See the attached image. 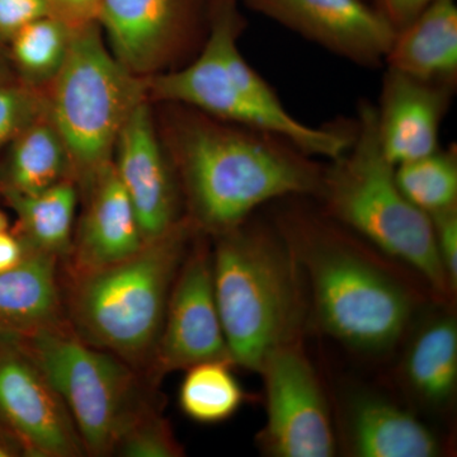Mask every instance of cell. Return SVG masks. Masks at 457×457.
<instances>
[{
    "instance_id": "cell-33",
    "label": "cell",
    "mask_w": 457,
    "mask_h": 457,
    "mask_svg": "<svg viewBox=\"0 0 457 457\" xmlns=\"http://www.w3.org/2000/svg\"><path fill=\"white\" fill-rule=\"evenodd\" d=\"M14 456H22L21 455L20 449L4 432L0 431V457Z\"/></svg>"
},
{
    "instance_id": "cell-17",
    "label": "cell",
    "mask_w": 457,
    "mask_h": 457,
    "mask_svg": "<svg viewBox=\"0 0 457 457\" xmlns=\"http://www.w3.org/2000/svg\"><path fill=\"white\" fill-rule=\"evenodd\" d=\"M66 323L62 260L26 248L17 266L0 273V332L27 336Z\"/></svg>"
},
{
    "instance_id": "cell-6",
    "label": "cell",
    "mask_w": 457,
    "mask_h": 457,
    "mask_svg": "<svg viewBox=\"0 0 457 457\" xmlns=\"http://www.w3.org/2000/svg\"><path fill=\"white\" fill-rule=\"evenodd\" d=\"M278 228L302 257L315 314L328 335L360 351L396 345L413 312L411 295L396 279L343 243L319 216L295 210Z\"/></svg>"
},
{
    "instance_id": "cell-22",
    "label": "cell",
    "mask_w": 457,
    "mask_h": 457,
    "mask_svg": "<svg viewBox=\"0 0 457 457\" xmlns=\"http://www.w3.org/2000/svg\"><path fill=\"white\" fill-rule=\"evenodd\" d=\"M409 386L433 407L453 399L457 385V327L455 319L442 315L427 321L409 345L404 361Z\"/></svg>"
},
{
    "instance_id": "cell-16",
    "label": "cell",
    "mask_w": 457,
    "mask_h": 457,
    "mask_svg": "<svg viewBox=\"0 0 457 457\" xmlns=\"http://www.w3.org/2000/svg\"><path fill=\"white\" fill-rule=\"evenodd\" d=\"M80 196L84 209L62 272L74 275L102 269L139 251L145 240L113 163L104 168Z\"/></svg>"
},
{
    "instance_id": "cell-4",
    "label": "cell",
    "mask_w": 457,
    "mask_h": 457,
    "mask_svg": "<svg viewBox=\"0 0 457 457\" xmlns=\"http://www.w3.org/2000/svg\"><path fill=\"white\" fill-rule=\"evenodd\" d=\"M213 291L234 365L260 371L276 348L296 338V254L278 228L237 225L212 237Z\"/></svg>"
},
{
    "instance_id": "cell-10",
    "label": "cell",
    "mask_w": 457,
    "mask_h": 457,
    "mask_svg": "<svg viewBox=\"0 0 457 457\" xmlns=\"http://www.w3.org/2000/svg\"><path fill=\"white\" fill-rule=\"evenodd\" d=\"M0 431L29 457H79L68 408L17 337L0 332Z\"/></svg>"
},
{
    "instance_id": "cell-21",
    "label": "cell",
    "mask_w": 457,
    "mask_h": 457,
    "mask_svg": "<svg viewBox=\"0 0 457 457\" xmlns=\"http://www.w3.org/2000/svg\"><path fill=\"white\" fill-rule=\"evenodd\" d=\"M17 216L16 234L26 248L54 255L64 263L73 245L75 212L80 192L69 179L40 194H3Z\"/></svg>"
},
{
    "instance_id": "cell-2",
    "label": "cell",
    "mask_w": 457,
    "mask_h": 457,
    "mask_svg": "<svg viewBox=\"0 0 457 457\" xmlns=\"http://www.w3.org/2000/svg\"><path fill=\"white\" fill-rule=\"evenodd\" d=\"M245 26L237 0H212L209 31L196 59L177 71L147 78V93L159 101L276 135L311 156L341 155L353 137V121L315 128L288 112L240 53L237 40Z\"/></svg>"
},
{
    "instance_id": "cell-19",
    "label": "cell",
    "mask_w": 457,
    "mask_h": 457,
    "mask_svg": "<svg viewBox=\"0 0 457 457\" xmlns=\"http://www.w3.org/2000/svg\"><path fill=\"white\" fill-rule=\"evenodd\" d=\"M385 64L423 82L456 88V0H436L396 32Z\"/></svg>"
},
{
    "instance_id": "cell-34",
    "label": "cell",
    "mask_w": 457,
    "mask_h": 457,
    "mask_svg": "<svg viewBox=\"0 0 457 457\" xmlns=\"http://www.w3.org/2000/svg\"><path fill=\"white\" fill-rule=\"evenodd\" d=\"M13 78L16 77L12 75L7 60L4 59L2 51H0V84L8 82V80L13 79Z\"/></svg>"
},
{
    "instance_id": "cell-3",
    "label": "cell",
    "mask_w": 457,
    "mask_h": 457,
    "mask_svg": "<svg viewBox=\"0 0 457 457\" xmlns=\"http://www.w3.org/2000/svg\"><path fill=\"white\" fill-rule=\"evenodd\" d=\"M197 233L185 218L125 260L88 272H62L66 317L74 332L145 374L171 286Z\"/></svg>"
},
{
    "instance_id": "cell-31",
    "label": "cell",
    "mask_w": 457,
    "mask_h": 457,
    "mask_svg": "<svg viewBox=\"0 0 457 457\" xmlns=\"http://www.w3.org/2000/svg\"><path fill=\"white\" fill-rule=\"evenodd\" d=\"M51 16L78 27L97 22L101 0H45Z\"/></svg>"
},
{
    "instance_id": "cell-29",
    "label": "cell",
    "mask_w": 457,
    "mask_h": 457,
    "mask_svg": "<svg viewBox=\"0 0 457 457\" xmlns=\"http://www.w3.org/2000/svg\"><path fill=\"white\" fill-rule=\"evenodd\" d=\"M49 14L45 0H0V49L23 27Z\"/></svg>"
},
{
    "instance_id": "cell-5",
    "label": "cell",
    "mask_w": 457,
    "mask_h": 457,
    "mask_svg": "<svg viewBox=\"0 0 457 457\" xmlns=\"http://www.w3.org/2000/svg\"><path fill=\"white\" fill-rule=\"evenodd\" d=\"M318 197L329 218L417 270L442 296L451 295L431 219L400 191L395 165L378 140L374 104H359L351 144L324 167Z\"/></svg>"
},
{
    "instance_id": "cell-9",
    "label": "cell",
    "mask_w": 457,
    "mask_h": 457,
    "mask_svg": "<svg viewBox=\"0 0 457 457\" xmlns=\"http://www.w3.org/2000/svg\"><path fill=\"white\" fill-rule=\"evenodd\" d=\"M266 392V423L258 444L276 457H330L337 438L317 372L294 338L276 348L260 369Z\"/></svg>"
},
{
    "instance_id": "cell-14",
    "label": "cell",
    "mask_w": 457,
    "mask_h": 457,
    "mask_svg": "<svg viewBox=\"0 0 457 457\" xmlns=\"http://www.w3.org/2000/svg\"><path fill=\"white\" fill-rule=\"evenodd\" d=\"M112 163L145 242L163 236L186 218L176 171L156 135L146 99L132 110L120 131Z\"/></svg>"
},
{
    "instance_id": "cell-1",
    "label": "cell",
    "mask_w": 457,
    "mask_h": 457,
    "mask_svg": "<svg viewBox=\"0 0 457 457\" xmlns=\"http://www.w3.org/2000/svg\"><path fill=\"white\" fill-rule=\"evenodd\" d=\"M168 153L189 222L207 237L248 220L273 200L318 197L324 167L276 135L177 104Z\"/></svg>"
},
{
    "instance_id": "cell-24",
    "label": "cell",
    "mask_w": 457,
    "mask_h": 457,
    "mask_svg": "<svg viewBox=\"0 0 457 457\" xmlns=\"http://www.w3.org/2000/svg\"><path fill=\"white\" fill-rule=\"evenodd\" d=\"M228 360H212L185 370L179 387L183 413L201 425H218L236 416L245 400V389Z\"/></svg>"
},
{
    "instance_id": "cell-7",
    "label": "cell",
    "mask_w": 457,
    "mask_h": 457,
    "mask_svg": "<svg viewBox=\"0 0 457 457\" xmlns=\"http://www.w3.org/2000/svg\"><path fill=\"white\" fill-rule=\"evenodd\" d=\"M146 92L145 78L132 74L112 55L97 22L75 29L47 101L80 194L112 163L120 131Z\"/></svg>"
},
{
    "instance_id": "cell-27",
    "label": "cell",
    "mask_w": 457,
    "mask_h": 457,
    "mask_svg": "<svg viewBox=\"0 0 457 457\" xmlns=\"http://www.w3.org/2000/svg\"><path fill=\"white\" fill-rule=\"evenodd\" d=\"M49 110L47 93L17 78L0 84V152Z\"/></svg>"
},
{
    "instance_id": "cell-20",
    "label": "cell",
    "mask_w": 457,
    "mask_h": 457,
    "mask_svg": "<svg viewBox=\"0 0 457 457\" xmlns=\"http://www.w3.org/2000/svg\"><path fill=\"white\" fill-rule=\"evenodd\" d=\"M69 179H74L71 158L47 110L7 146L0 195L40 194Z\"/></svg>"
},
{
    "instance_id": "cell-15",
    "label": "cell",
    "mask_w": 457,
    "mask_h": 457,
    "mask_svg": "<svg viewBox=\"0 0 457 457\" xmlns=\"http://www.w3.org/2000/svg\"><path fill=\"white\" fill-rule=\"evenodd\" d=\"M453 90L386 68L375 108L378 140L390 163H405L440 147L441 125Z\"/></svg>"
},
{
    "instance_id": "cell-11",
    "label": "cell",
    "mask_w": 457,
    "mask_h": 457,
    "mask_svg": "<svg viewBox=\"0 0 457 457\" xmlns=\"http://www.w3.org/2000/svg\"><path fill=\"white\" fill-rule=\"evenodd\" d=\"M204 237H195L171 286L163 327L145 372L152 384L204 361H231L213 291L212 246Z\"/></svg>"
},
{
    "instance_id": "cell-28",
    "label": "cell",
    "mask_w": 457,
    "mask_h": 457,
    "mask_svg": "<svg viewBox=\"0 0 457 457\" xmlns=\"http://www.w3.org/2000/svg\"><path fill=\"white\" fill-rule=\"evenodd\" d=\"M436 246L451 294L457 287V206L429 216Z\"/></svg>"
},
{
    "instance_id": "cell-26",
    "label": "cell",
    "mask_w": 457,
    "mask_h": 457,
    "mask_svg": "<svg viewBox=\"0 0 457 457\" xmlns=\"http://www.w3.org/2000/svg\"><path fill=\"white\" fill-rule=\"evenodd\" d=\"M114 453L125 457H179L185 455V450L167 420L150 405L122 433Z\"/></svg>"
},
{
    "instance_id": "cell-30",
    "label": "cell",
    "mask_w": 457,
    "mask_h": 457,
    "mask_svg": "<svg viewBox=\"0 0 457 457\" xmlns=\"http://www.w3.org/2000/svg\"><path fill=\"white\" fill-rule=\"evenodd\" d=\"M374 7L383 14L385 20L398 32L413 22L436 0H372Z\"/></svg>"
},
{
    "instance_id": "cell-8",
    "label": "cell",
    "mask_w": 457,
    "mask_h": 457,
    "mask_svg": "<svg viewBox=\"0 0 457 457\" xmlns=\"http://www.w3.org/2000/svg\"><path fill=\"white\" fill-rule=\"evenodd\" d=\"M16 337L64 402L86 455H113L125 429L153 405L140 372L84 342L69 323Z\"/></svg>"
},
{
    "instance_id": "cell-32",
    "label": "cell",
    "mask_w": 457,
    "mask_h": 457,
    "mask_svg": "<svg viewBox=\"0 0 457 457\" xmlns=\"http://www.w3.org/2000/svg\"><path fill=\"white\" fill-rule=\"evenodd\" d=\"M25 253V245L13 231H0V273L17 266Z\"/></svg>"
},
{
    "instance_id": "cell-12",
    "label": "cell",
    "mask_w": 457,
    "mask_h": 457,
    "mask_svg": "<svg viewBox=\"0 0 457 457\" xmlns=\"http://www.w3.org/2000/svg\"><path fill=\"white\" fill-rule=\"evenodd\" d=\"M198 17L200 0H101L97 23L112 55L149 78L187 49Z\"/></svg>"
},
{
    "instance_id": "cell-25",
    "label": "cell",
    "mask_w": 457,
    "mask_h": 457,
    "mask_svg": "<svg viewBox=\"0 0 457 457\" xmlns=\"http://www.w3.org/2000/svg\"><path fill=\"white\" fill-rule=\"evenodd\" d=\"M395 179L403 195L428 216L457 206L456 146L395 165Z\"/></svg>"
},
{
    "instance_id": "cell-18",
    "label": "cell",
    "mask_w": 457,
    "mask_h": 457,
    "mask_svg": "<svg viewBox=\"0 0 457 457\" xmlns=\"http://www.w3.org/2000/svg\"><path fill=\"white\" fill-rule=\"evenodd\" d=\"M345 436L353 456L435 457L441 453L440 440L425 423L381 396L352 400Z\"/></svg>"
},
{
    "instance_id": "cell-13",
    "label": "cell",
    "mask_w": 457,
    "mask_h": 457,
    "mask_svg": "<svg viewBox=\"0 0 457 457\" xmlns=\"http://www.w3.org/2000/svg\"><path fill=\"white\" fill-rule=\"evenodd\" d=\"M258 13L361 66L385 64L395 31L366 0H245Z\"/></svg>"
},
{
    "instance_id": "cell-35",
    "label": "cell",
    "mask_w": 457,
    "mask_h": 457,
    "mask_svg": "<svg viewBox=\"0 0 457 457\" xmlns=\"http://www.w3.org/2000/svg\"><path fill=\"white\" fill-rule=\"evenodd\" d=\"M8 218L4 212H0V231L8 230Z\"/></svg>"
},
{
    "instance_id": "cell-23",
    "label": "cell",
    "mask_w": 457,
    "mask_h": 457,
    "mask_svg": "<svg viewBox=\"0 0 457 457\" xmlns=\"http://www.w3.org/2000/svg\"><path fill=\"white\" fill-rule=\"evenodd\" d=\"M75 29L51 14L23 27L8 44L17 79L47 93L64 66Z\"/></svg>"
}]
</instances>
